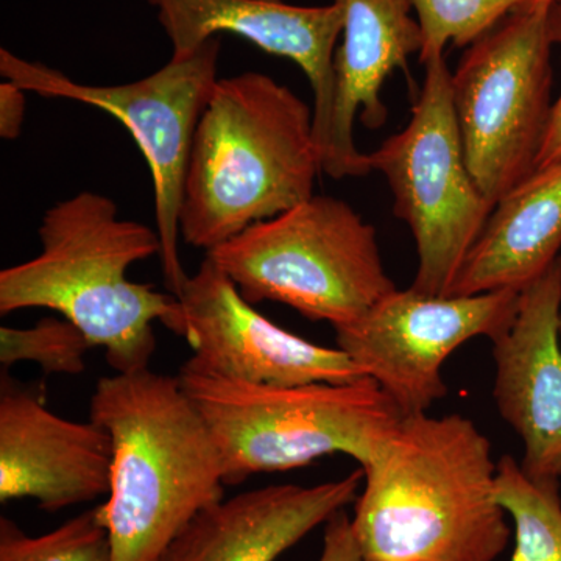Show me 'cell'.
<instances>
[{"label":"cell","instance_id":"19","mask_svg":"<svg viewBox=\"0 0 561 561\" xmlns=\"http://www.w3.org/2000/svg\"><path fill=\"white\" fill-rule=\"evenodd\" d=\"M0 561H111L110 534L101 505L39 537H31L3 516Z\"/></svg>","mask_w":561,"mask_h":561},{"label":"cell","instance_id":"11","mask_svg":"<svg viewBox=\"0 0 561 561\" xmlns=\"http://www.w3.org/2000/svg\"><path fill=\"white\" fill-rule=\"evenodd\" d=\"M176 300L171 331L194 351L183 370L279 387L365 378L341 348L316 345L261 316L209 256Z\"/></svg>","mask_w":561,"mask_h":561},{"label":"cell","instance_id":"2","mask_svg":"<svg viewBox=\"0 0 561 561\" xmlns=\"http://www.w3.org/2000/svg\"><path fill=\"white\" fill-rule=\"evenodd\" d=\"M38 236V256L0 272V313L50 309L105 350L114 371L149 368L153 324L169 330L179 300L127 272L161 254L157 228L121 219L110 197L83 191L47 209Z\"/></svg>","mask_w":561,"mask_h":561},{"label":"cell","instance_id":"20","mask_svg":"<svg viewBox=\"0 0 561 561\" xmlns=\"http://www.w3.org/2000/svg\"><path fill=\"white\" fill-rule=\"evenodd\" d=\"M538 0H412L423 49L420 61L445 55L448 44L471 46L502 20Z\"/></svg>","mask_w":561,"mask_h":561},{"label":"cell","instance_id":"12","mask_svg":"<svg viewBox=\"0 0 561 561\" xmlns=\"http://www.w3.org/2000/svg\"><path fill=\"white\" fill-rule=\"evenodd\" d=\"M113 438L94 421L50 412L7 373L0 381V501L60 512L108 496Z\"/></svg>","mask_w":561,"mask_h":561},{"label":"cell","instance_id":"17","mask_svg":"<svg viewBox=\"0 0 561 561\" xmlns=\"http://www.w3.org/2000/svg\"><path fill=\"white\" fill-rule=\"evenodd\" d=\"M560 250L561 162L537 169L496 202L449 297L522 291L559 260Z\"/></svg>","mask_w":561,"mask_h":561},{"label":"cell","instance_id":"3","mask_svg":"<svg viewBox=\"0 0 561 561\" xmlns=\"http://www.w3.org/2000/svg\"><path fill=\"white\" fill-rule=\"evenodd\" d=\"M90 420L113 438L101 504L111 561H161L198 513L224 500V465L208 426L179 376L150 368L99 379Z\"/></svg>","mask_w":561,"mask_h":561},{"label":"cell","instance_id":"4","mask_svg":"<svg viewBox=\"0 0 561 561\" xmlns=\"http://www.w3.org/2000/svg\"><path fill=\"white\" fill-rule=\"evenodd\" d=\"M321 162L313 111L262 72L220 79L203 111L180 209V236L217 249L313 195Z\"/></svg>","mask_w":561,"mask_h":561},{"label":"cell","instance_id":"25","mask_svg":"<svg viewBox=\"0 0 561 561\" xmlns=\"http://www.w3.org/2000/svg\"><path fill=\"white\" fill-rule=\"evenodd\" d=\"M560 335H561V321H560Z\"/></svg>","mask_w":561,"mask_h":561},{"label":"cell","instance_id":"22","mask_svg":"<svg viewBox=\"0 0 561 561\" xmlns=\"http://www.w3.org/2000/svg\"><path fill=\"white\" fill-rule=\"evenodd\" d=\"M319 561H364L345 511L335 513L327 523Z\"/></svg>","mask_w":561,"mask_h":561},{"label":"cell","instance_id":"14","mask_svg":"<svg viewBox=\"0 0 561 561\" xmlns=\"http://www.w3.org/2000/svg\"><path fill=\"white\" fill-rule=\"evenodd\" d=\"M158 13L172 44V57H186L221 33L257 49L297 62L313 92V133L320 161L334 106L335 44L342 36L343 10L290 5L284 0H146Z\"/></svg>","mask_w":561,"mask_h":561},{"label":"cell","instance_id":"5","mask_svg":"<svg viewBox=\"0 0 561 561\" xmlns=\"http://www.w3.org/2000/svg\"><path fill=\"white\" fill-rule=\"evenodd\" d=\"M176 376L216 442L225 485L331 454H346L362 468L404 416L370 378L279 387L183 368Z\"/></svg>","mask_w":561,"mask_h":561},{"label":"cell","instance_id":"6","mask_svg":"<svg viewBox=\"0 0 561 561\" xmlns=\"http://www.w3.org/2000/svg\"><path fill=\"white\" fill-rule=\"evenodd\" d=\"M251 305L283 302L332 328L394 289L376 230L348 203L312 195L206 253Z\"/></svg>","mask_w":561,"mask_h":561},{"label":"cell","instance_id":"7","mask_svg":"<svg viewBox=\"0 0 561 561\" xmlns=\"http://www.w3.org/2000/svg\"><path fill=\"white\" fill-rule=\"evenodd\" d=\"M424 68L408 127L367 157L371 172L389 181L394 216L409 225L415 239L419 268L412 289L449 297L494 203L468 168L445 55L431 58Z\"/></svg>","mask_w":561,"mask_h":561},{"label":"cell","instance_id":"18","mask_svg":"<svg viewBox=\"0 0 561 561\" xmlns=\"http://www.w3.org/2000/svg\"><path fill=\"white\" fill-rule=\"evenodd\" d=\"M496 497L515 527L511 561H561L559 483H538L512 456L497 461Z\"/></svg>","mask_w":561,"mask_h":561},{"label":"cell","instance_id":"15","mask_svg":"<svg viewBox=\"0 0 561 561\" xmlns=\"http://www.w3.org/2000/svg\"><path fill=\"white\" fill-rule=\"evenodd\" d=\"M343 10V43L335 51L334 106L321 171L332 179L371 172L367 153L354 142V122L378 130L387 119L381 90L394 69L423 49L412 0H332Z\"/></svg>","mask_w":561,"mask_h":561},{"label":"cell","instance_id":"16","mask_svg":"<svg viewBox=\"0 0 561 561\" xmlns=\"http://www.w3.org/2000/svg\"><path fill=\"white\" fill-rule=\"evenodd\" d=\"M364 471L313 486L280 483L236 494L198 513L161 561H276L356 502Z\"/></svg>","mask_w":561,"mask_h":561},{"label":"cell","instance_id":"10","mask_svg":"<svg viewBox=\"0 0 561 561\" xmlns=\"http://www.w3.org/2000/svg\"><path fill=\"white\" fill-rule=\"evenodd\" d=\"M518 290L432 297L394 289L360 319L334 328L337 345L404 416L427 413L448 394L442 368L476 337H501L518 313Z\"/></svg>","mask_w":561,"mask_h":561},{"label":"cell","instance_id":"8","mask_svg":"<svg viewBox=\"0 0 561 561\" xmlns=\"http://www.w3.org/2000/svg\"><path fill=\"white\" fill-rule=\"evenodd\" d=\"M551 0L513 11L474 41L451 72L465 158L496 205L537 171L552 116Z\"/></svg>","mask_w":561,"mask_h":561},{"label":"cell","instance_id":"1","mask_svg":"<svg viewBox=\"0 0 561 561\" xmlns=\"http://www.w3.org/2000/svg\"><path fill=\"white\" fill-rule=\"evenodd\" d=\"M362 471L351 524L364 561H494L511 541L497 461L467 416H402Z\"/></svg>","mask_w":561,"mask_h":561},{"label":"cell","instance_id":"9","mask_svg":"<svg viewBox=\"0 0 561 561\" xmlns=\"http://www.w3.org/2000/svg\"><path fill=\"white\" fill-rule=\"evenodd\" d=\"M220 49V38L206 41L146 79L110 87L79 83L61 70L0 49V73L11 83L41 98L95 106L131 133L153 180L162 273L173 297L190 278L180 256V209L195 130L219 81Z\"/></svg>","mask_w":561,"mask_h":561},{"label":"cell","instance_id":"21","mask_svg":"<svg viewBox=\"0 0 561 561\" xmlns=\"http://www.w3.org/2000/svg\"><path fill=\"white\" fill-rule=\"evenodd\" d=\"M94 348L72 321L46 317L32 328H0V362L10 368L21 362L38 365L46 375H81Z\"/></svg>","mask_w":561,"mask_h":561},{"label":"cell","instance_id":"24","mask_svg":"<svg viewBox=\"0 0 561 561\" xmlns=\"http://www.w3.org/2000/svg\"><path fill=\"white\" fill-rule=\"evenodd\" d=\"M25 92L9 80L0 84V138H20L25 117Z\"/></svg>","mask_w":561,"mask_h":561},{"label":"cell","instance_id":"23","mask_svg":"<svg viewBox=\"0 0 561 561\" xmlns=\"http://www.w3.org/2000/svg\"><path fill=\"white\" fill-rule=\"evenodd\" d=\"M548 28L552 44L561 46V0H551L549 3ZM559 162H561V94L553 103L551 122H549L548 135L538 158L537 169L559 164Z\"/></svg>","mask_w":561,"mask_h":561},{"label":"cell","instance_id":"13","mask_svg":"<svg viewBox=\"0 0 561 561\" xmlns=\"http://www.w3.org/2000/svg\"><path fill=\"white\" fill-rule=\"evenodd\" d=\"M561 256L519 294L511 328L493 341V397L524 445V474L561 481Z\"/></svg>","mask_w":561,"mask_h":561}]
</instances>
